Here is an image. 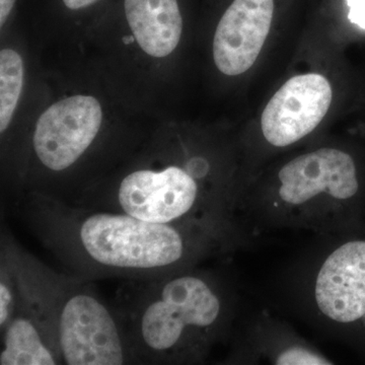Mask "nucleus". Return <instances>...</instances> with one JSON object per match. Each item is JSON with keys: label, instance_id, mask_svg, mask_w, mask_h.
<instances>
[{"label": "nucleus", "instance_id": "3", "mask_svg": "<svg viewBox=\"0 0 365 365\" xmlns=\"http://www.w3.org/2000/svg\"><path fill=\"white\" fill-rule=\"evenodd\" d=\"M135 282L138 292L122 313L135 364H176L207 345L222 316L210 281L179 270Z\"/></svg>", "mask_w": 365, "mask_h": 365}, {"label": "nucleus", "instance_id": "4", "mask_svg": "<svg viewBox=\"0 0 365 365\" xmlns=\"http://www.w3.org/2000/svg\"><path fill=\"white\" fill-rule=\"evenodd\" d=\"M102 124V106L93 96H71L54 103L36 123V163L45 174H67L93 148Z\"/></svg>", "mask_w": 365, "mask_h": 365}, {"label": "nucleus", "instance_id": "8", "mask_svg": "<svg viewBox=\"0 0 365 365\" xmlns=\"http://www.w3.org/2000/svg\"><path fill=\"white\" fill-rule=\"evenodd\" d=\"M317 304L322 313L339 323L365 314V242H350L327 258L317 278Z\"/></svg>", "mask_w": 365, "mask_h": 365}, {"label": "nucleus", "instance_id": "14", "mask_svg": "<svg viewBox=\"0 0 365 365\" xmlns=\"http://www.w3.org/2000/svg\"><path fill=\"white\" fill-rule=\"evenodd\" d=\"M348 19L354 25L365 30V0H347Z\"/></svg>", "mask_w": 365, "mask_h": 365}, {"label": "nucleus", "instance_id": "10", "mask_svg": "<svg viewBox=\"0 0 365 365\" xmlns=\"http://www.w3.org/2000/svg\"><path fill=\"white\" fill-rule=\"evenodd\" d=\"M127 24L139 47L155 58L176 50L182 33L179 0H124Z\"/></svg>", "mask_w": 365, "mask_h": 365}, {"label": "nucleus", "instance_id": "6", "mask_svg": "<svg viewBox=\"0 0 365 365\" xmlns=\"http://www.w3.org/2000/svg\"><path fill=\"white\" fill-rule=\"evenodd\" d=\"M274 0H234L216 26L212 53L216 68L240 76L255 66L270 35Z\"/></svg>", "mask_w": 365, "mask_h": 365}, {"label": "nucleus", "instance_id": "12", "mask_svg": "<svg viewBox=\"0 0 365 365\" xmlns=\"http://www.w3.org/2000/svg\"><path fill=\"white\" fill-rule=\"evenodd\" d=\"M16 304V284L11 269L0 261V331L13 318Z\"/></svg>", "mask_w": 365, "mask_h": 365}, {"label": "nucleus", "instance_id": "11", "mask_svg": "<svg viewBox=\"0 0 365 365\" xmlns=\"http://www.w3.org/2000/svg\"><path fill=\"white\" fill-rule=\"evenodd\" d=\"M24 83L23 58L16 50L0 52V132L9 128L20 100Z\"/></svg>", "mask_w": 365, "mask_h": 365}, {"label": "nucleus", "instance_id": "15", "mask_svg": "<svg viewBox=\"0 0 365 365\" xmlns=\"http://www.w3.org/2000/svg\"><path fill=\"white\" fill-rule=\"evenodd\" d=\"M16 0H0V26H4L11 16Z\"/></svg>", "mask_w": 365, "mask_h": 365}, {"label": "nucleus", "instance_id": "1", "mask_svg": "<svg viewBox=\"0 0 365 365\" xmlns=\"http://www.w3.org/2000/svg\"><path fill=\"white\" fill-rule=\"evenodd\" d=\"M19 213L64 267L90 281L160 277L184 267L198 248L189 227L73 205L36 192L19 205Z\"/></svg>", "mask_w": 365, "mask_h": 365}, {"label": "nucleus", "instance_id": "9", "mask_svg": "<svg viewBox=\"0 0 365 365\" xmlns=\"http://www.w3.org/2000/svg\"><path fill=\"white\" fill-rule=\"evenodd\" d=\"M1 365L63 364L56 335L26 304L16 299L13 318L1 330Z\"/></svg>", "mask_w": 365, "mask_h": 365}, {"label": "nucleus", "instance_id": "5", "mask_svg": "<svg viewBox=\"0 0 365 365\" xmlns=\"http://www.w3.org/2000/svg\"><path fill=\"white\" fill-rule=\"evenodd\" d=\"M333 96L332 83L323 73L295 74L275 91L262 112L264 138L275 148L299 143L325 119Z\"/></svg>", "mask_w": 365, "mask_h": 365}, {"label": "nucleus", "instance_id": "7", "mask_svg": "<svg viewBox=\"0 0 365 365\" xmlns=\"http://www.w3.org/2000/svg\"><path fill=\"white\" fill-rule=\"evenodd\" d=\"M280 198L289 205H302L317 197L351 198L359 190L356 167L348 153L324 148L299 155L278 174Z\"/></svg>", "mask_w": 365, "mask_h": 365}, {"label": "nucleus", "instance_id": "2", "mask_svg": "<svg viewBox=\"0 0 365 365\" xmlns=\"http://www.w3.org/2000/svg\"><path fill=\"white\" fill-rule=\"evenodd\" d=\"M0 261L11 269L18 294L49 322L63 364H135L123 314L110 307L90 280L59 273L2 228Z\"/></svg>", "mask_w": 365, "mask_h": 365}, {"label": "nucleus", "instance_id": "13", "mask_svg": "<svg viewBox=\"0 0 365 365\" xmlns=\"http://www.w3.org/2000/svg\"><path fill=\"white\" fill-rule=\"evenodd\" d=\"M328 360L304 348H292L281 353L276 364L281 365H324L330 364Z\"/></svg>", "mask_w": 365, "mask_h": 365}]
</instances>
